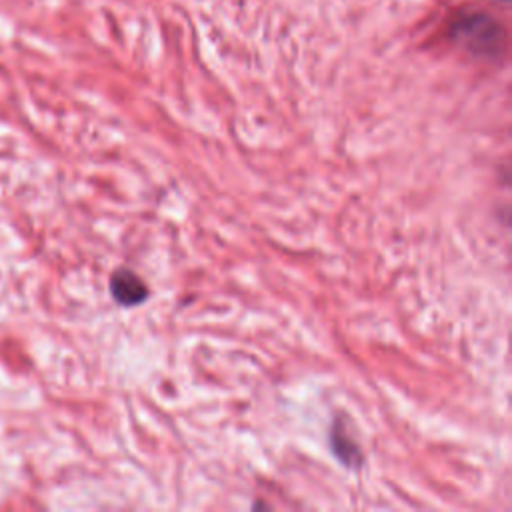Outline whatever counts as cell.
Returning a JSON list of instances; mask_svg holds the SVG:
<instances>
[{
  "label": "cell",
  "instance_id": "cell-1",
  "mask_svg": "<svg viewBox=\"0 0 512 512\" xmlns=\"http://www.w3.org/2000/svg\"><path fill=\"white\" fill-rule=\"evenodd\" d=\"M452 36L478 56H498L504 46L502 28L486 14L462 16L454 22Z\"/></svg>",
  "mask_w": 512,
  "mask_h": 512
},
{
  "label": "cell",
  "instance_id": "cell-2",
  "mask_svg": "<svg viewBox=\"0 0 512 512\" xmlns=\"http://www.w3.org/2000/svg\"><path fill=\"white\" fill-rule=\"evenodd\" d=\"M110 290L112 296L124 306H136L148 296L146 284L130 270H118L110 280Z\"/></svg>",
  "mask_w": 512,
  "mask_h": 512
},
{
  "label": "cell",
  "instance_id": "cell-3",
  "mask_svg": "<svg viewBox=\"0 0 512 512\" xmlns=\"http://www.w3.org/2000/svg\"><path fill=\"white\" fill-rule=\"evenodd\" d=\"M332 448H334V454H338V458L342 462H346L348 466L360 462V452H358L356 444L350 442L348 438H344L340 428H334V432H332Z\"/></svg>",
  "mask_w": 512,
  "mask_h": 512
},
{
  "label": "cell",
  "instance_id": "cell-4",
  "mask_svg": "<svg viewBox=\"0 0 512 512\" xmlns=\"http://www.w3.org/2000/svg\"><path fill=\"white\" fill-rule=\"evenodd\" d=\"M504 2H508V0H504Z\"/></svg>",
  "mask_w": 512,
  "mask_h": 512
}]
</instances>
